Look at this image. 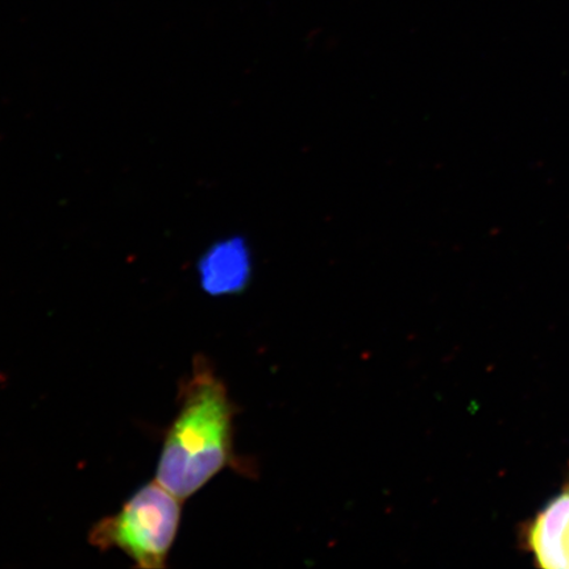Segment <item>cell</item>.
Here are the masks:
<instances>
[{"label":"cell","instance_id":"1","mask_svg":"<svg viewBox=\"0 0 569 569\" xmlns=\"http://www.w3.org/2000/svg\"><path fill=\"white\" fill-rule=\"evenodd\" d=\"M180 410L169 427L156 481L187 500L232 460L233 405L209 361L197 358L182 382Z\"/></svg>","mask_w":569,"mask_h":569},{"label":"cell","instance_id":"2","mask_svg":"<svg viewBox=\"0 0 569 569\" xmlns=\"http://www.w3.org/2000/svg\"><path fill=\"white\" fill-rule=\"evenodd\" d=\"M181 502L159 481L146 483L117 515L91 529L89 542L99 550L124 552L139 568H166L180 529Z\"/></svg>","mask_w":569,"mask_h":569},{"label":"cell","instance_id":"3","mask_svg":"<svg viewBox=\"0 0 569 569\" xmlns=\"http://www.w3.org/2000/svg\"><path fill=\"white\" fill-rule=\"evenodd\" d=\"M569 483L553 497L526 529V543L536 555L538 566L547 569L569 568Z\"/></svg>","mask_w":569,"mask_h":569},{"label":"cell","instance_id":"4","mask_svg":"<svg viewBox=\"0 0 569 569\" xmlns=\"http://www.w3.org/2000/svg\"><path fill=\"white\" fill-rule=\"evenodd\" d=\"M251 256L244 243L229 239L206 251L198 262L199 282L210 296L238 295L251 279Z\"/></svg>","mask_w":569,"mask_h":569},{"label":"cell","instance_id":"5","mask_svg":"<svg viewBox=\"0 0 569 569\" xmlns=\"http://www.w3.org/2000/svg\"><path fill=\"white\" fill-rule=\"evenodd\" d=\"M567 547H568V553H569V532H568V538H567Z\"/></svg>","mask_w":569,"mask_h":569}]
</instances>
